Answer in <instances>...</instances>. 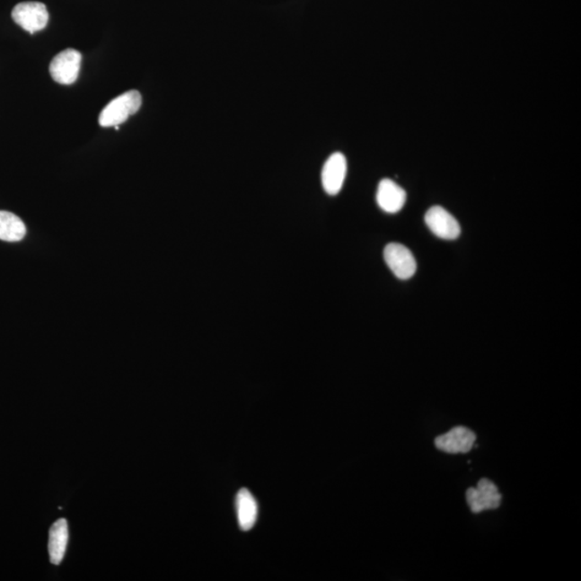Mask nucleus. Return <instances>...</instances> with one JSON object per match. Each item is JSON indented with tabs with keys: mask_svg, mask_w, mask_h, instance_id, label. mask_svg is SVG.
Segmentation results:
<instances>
[{
	"mask_svg": "<svg viewBox=\"0 0 581 581\" xmlns=\"http://www.w3.org/2000/svg\"><path fill=\"white\" fill-rule=\"evenodd\" d=\"M69 539L68 524L66 519H59L51 526L48 535V555L52 564L58 566L63 561Z\"/></svg>",
	"mask_w": 581,
	"mask_h": 581,
	"instance_id": "11",
	"label": "nucleus"
},
{
	"mask_svg": "<svg viewBox=\"0 0 581 581\" xmlns=\"http://www.w3.org/2000/svg\"><path fill=\"white\" fill-rule=\"evenodd\" d=\"M26 235V226L18 216L0 210V241L21 242Z\"/></svg>",
	"mask_w": 581,
	"mask_h": 581,
	"instance_id": "12",
	"label": "nucleus"
},
{
	"mask_svg": "<svg viewBox=\"0 0 581 581\" xmlns=\"http://www.w3.org/2000/svg\"><path fill=\"white\" fill-rule=\"evenodd\" d=\"M236 513L238 524L242 531H250L258 520V503L252 493L242 489L236 496Z\"/></svg>",
	"mask_w": 581,
	"mask_h": 581,
	"instance_id": "10",
	"label": "nucleus"
},
{
	"mask_svg": "<svg viewBox=\"0 0 581 581\" xmlns=\"http://www.w3.org/2000/svg\"><path fill=\"white\" fill-rule=\"evenodd\" d=\"M143 99L138 91L130 90L116 97L101 112L99 122L102 128H115L128 121L130 116L140 110Z\"/></svg>",
	"mask_w": 581,
	"mask_h": 581,
	"instance_id": "1",
	"label": "nucleus"
},
{
	"mask_svg": "<svg viewBox=\"0 0 581 581\" xmlns=\"http://www.w3.org/2000/svg\"><path fill=\"white\" fill-rule=\"evenodd\" d=\"M406 192L398 183L391 179L380 181L377 191V203L384 213L396 214L403 209L406 203Z\"/></svg>",
	"mask_w": 581,
	"mask_h": 581,
	"instance_id": "9",
	"label": "nucleus"
},
{
	"mask_svg": "<svg viewBox=\"0 0 581 581\" xmlns=\"http://www.w3.org/2000/svg\"><path fill=\"white\" fill-rule=\"evenodd\" d=\"M347 175V160L343 154L330 155L322 170V186L329 195H338L344 186Z\"/></svg>",
	"mask_w": 581,
	"mask_h": 581,
	"instance_id": "8",
	"label": "nucleus"
},
{
	"mask_svg": "<svg viewBox=\"0 0 581 581\" xmlns=\"http://www.w3.org/2000/svg\"><path fill=\"white\" fill-rule=\"evenodd\" d=\"M383 255L385 263L399 279L407 280L416 274L417 262L414 254L403 244H388Z\"/></svg>",
	"mask_w": 581,
	"mask_h": 581,
	"instance_id": "5",
	"label": "nucleus"
},
{
	"mask_svg": "<svg viewBox=\"0 0 581 581\" xmlns=\"http://www.w3.org/2000/svg\"><path fill=\"white\" fill-rule=\"evenodd\" d=\"M476 442L475 433L465 427H455L436 437V446L441 452L457 454L470 453Z\"/></svg>",
	"mask_w": 581,
	"mask_h": 581,
	"instance_id": "7",
	"label": "nucleus"
},
{
	"mask_svg": "<svg viewBox=\"0 0 581 581\" xmlns=\"http://www.w3.org/2000/svg\"><path fill=\"white\" fill-rule=\"evenodd\" d=\"M13 21L31 34L46 29L48 23V13L45 4L25 2L15 5L13 10Z\"/></svg>",
	"mask_w": 581,
	"mask_h": 581,
	"instance_id": "2",
	"label": "nucleus"
},
{
	"mask_svg": "<svg viewBox=\"0 0 581 581\" xmlns=\"http://www.w3.org/2000/svg\"><path fill=\"white\" fill-rule=\"evenodd\" d=\"M425 220L428 229L439 238L453 241L460 236L461 227L458 220L439 206L428 209Z\"/></svg>",
	"mask_w": 581,
	"mask_h": 581,
	"instance_id": "6",
	"label": "nucleus"
},
{
	"mask_svg": "<svg viewBox=\"0 0 581 581\" xmlns=\"http://www.w3.org/2000/svg\"><path fill=\"white\" fill-rule=\"evenodd\" d=\"M83 56L74 48H67L58 53L50 65V74L56 83L70 85L75 83L79 77Z\"/></svg>",
	"mask_w": 581,
	"mask_h": 581,
	"instance_id": "4",
	"label": "nucleus"
},
{
	"mask_svg": "<svg viewBox=\"0 0 581 581\" xmlns=\"http://www.w3.org/2000/svg\"><path fill=\"white\" fill-rule=\"evenodd\" d=\"M466 501L471 513L480 514L501 506L502 496L491 480L482 478L477 488H470L466 491Z\"/></svg>",
	"mask_w": 581,
	"mask_h": 581,
	"instance_id": "3",
	"label": "nucleus"
}]
</instances>
